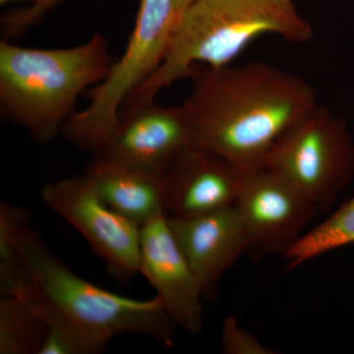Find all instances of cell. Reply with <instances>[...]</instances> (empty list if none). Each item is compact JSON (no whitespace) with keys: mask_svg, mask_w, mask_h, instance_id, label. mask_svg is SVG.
Masks as SVG:
<instances>
[{"mask_svg":"<svg viewBox=\"0 0 354 354\" xmlns=\"http://www.w3.org/2000/svg\"><path fill=\"white\" fill-rule=\"evenodd\" d=\"M189 78L183 106L191 146L221 156L241 172L264 165L279 137L318 104L304 79L264 62L197 65Z\"/></svg>","mask_w":354,"mask_h":354,"instance_id":"cell-1","label":"cell"},{"mask_svg":"<svg viewBox=\"0 0 354 354\" xmlns=\"http://www.w3.org/2000/svg\"><path fill=\"white\" fill-rule=\"evenodd\" d=\"M264 35L304 44L313 30L290 0H196L177 18L158 68L128 95L120 113L153 104L164 88L189 77L197 65L227 66Z\"/></svg>","mask_w":354,"mask_h":354,"instance_id":"cell-2","label":"cell"},{"mask_svg":"<svg viewBox=\"0 0 354 354\" xmlns=\"http://www.w3.org/2000/svg\"><path fill=\"white\" fill-rule=\"evenodd\" d=\"M113 62L100 32L66 48L0 43V108L35 141L46 143L73 115L79 97L104 80Z\"/></svg>","mask_w":354,"mask_h":354,"instance_id":"cell-3","label":"cell"},{"mask_svg":"<svg viewBox=\"0 0 354 354\" xmlns=\"http://www.w3.org/2000/svg\"><path fill=\"white\" fill-rule=\"evenodd\" d=\"M35 292L68 317L101 351L115 335L138 333L162 346L174 344V326L157 297H121L88 283L64 265L28 225L16 237Z\"/></svg>","mask_w":354,"mask_h":354,"instance_id":"cell-4","label":"cell"},{"mask_svg":"<svg viewBox=\"0 0 354 354\" xmlns=\"http://www.w3.org/2000/svg\"><path fill=\"white\" fill-rule=\"evenodd\" d=\"M174 0H141L122 55L88 93V106L75 111L62 132L74 145L97 152L120 116L123 102L158 68L177 21Z\"/></svg>","mask_w":354,"mask_h":354,"instance_id":"cell-5","label":"cell"},{"mask_svg":"<svg viewBox=\"0 0 354 354\" xmlns=\"http://www.w3.org/2000/svg\"><path fill=\"white\" fill-rule=\"evenodd\" d=\"M265 165L326 211L353 176L354 147L346 122L317 104L279 137Z\"/></svg>","mask_w":354,"mask_h":354,"instance_id":"cell-6","label":"cell"},{"mask_svg":"<svg viewBox=\"0 0 354 354\" xmlns=\"http://www.w3.org/2000/svg\"><path fill=\"white\" fill-rule=\"evenodd\" d=\"M41 199L85 237L114 279L125 283L139 272L141 227L111 208L87 174L46 184Z\"/></svg>","mask_w":354,"mask_h":354,"instance_id":"cell-7","label":"cell"},{"mask_svg":"<svg viewBox=\"0 0 354 354\" xmlns=\"http://www.w3.org/2000/svg\"><path fill=\"white\" fill-rule=\"evenodd\" d=\"M234 206L255 256L286 255L320 211L301 191L266 165L241 172Z\"/></svg>","mask_w":354,"mask_h":354,"instance_id":"cell-8","label":"cell"},{"mask_svg":"<svg viewBox=\"0 0 354 354\" xmlns=\"http://www.w3.org/2000/svg\"><path fill=\"white\" fill-rule=\"evenodd\" d=\"M192 145V131L183 106L153 104L121 113L95 157L108 158L153 174H165Z\"/></svg>","mask_w":354,"mask_h":354,"instance_id":"cell-9","label":"cell"},{"mask_svg":"<svg viewBox=\"0 0 354 354\" xmlns=\"http://www.w3.org/2000/svg\"><path fill=\"white\" fill-rule=\"evenodd\" d=\"M139 272L176 325L192 335L202 332L201 286L172 234L167 216L142 225Z\"/></svg>","mask_w":354,"mask_h":354,"instance_id":"cell-10","label":"cell"},{"mask_svg":"<svg viewBox=\"0 0 354 354\" xmlns=\"http://www.w3.org/2000/svg\"><path fill=\"white\" fill-rule=\"evenodd\" d=\"M169 227L201 286L206 299L218 295L221 276L250 248L236 207L194 218L167 216Z\"/></svg>","mask_w":354,"mask_h":354,"instance_id":"cell-11","label":"cell"},{"mask_svg":"<svg viewBox=\"0 0 354 354\" xmlns=\"http://www.w3.org/2000/svg\"><path fill=\"white\" fill-rule=\"evenodd\" d=\"M167 216L194 218L234 206L241 172L209 151L191 146L165 174Z\"/></svg>","mask_w":354,"mask_h":354,"instance_id":"cell-12","label":"cell"},{"mask_svg":"<svg viewBox=\"0 0 354 354\" xmlns=\"http://www.w3.org/2000/svg\"><path fill=\"white\" fill-rule=\"evenodd\" d=\"M85 174L104 202L140 227L160 216H167L165 174H153L95 157Z\"/></svg>","mask_w":354,"mask_h":354,"instance_id":"cell-13","label":"cell"},{"mask_svg":"<svg viewBox=\"0 0 354 354\" xmlns=\"http://www.w3.org/2000/svg\"><path fill=\"white\" fill-rule=\"evenodd\" d=\"M44 325L32 286L0 301V353L39 354Z\"/></svg>","mask_w":354,"mask_h":354,"instance_id":"cell-14","label":"cell"},{"mask_svg":"<svg viewBox=\"0 0 354 354\" xmlns=\"http://www.w3.org/2000/svg\"><path fill=\"white\" fill-rule=\"evenodd\" d=\"M28 221L27 209L6 202L0 205V291L2 297L17 295L31 286L16 242L18 232L28 225Z\"/></svg>","mask_w":354,"mask_h":354,"instance_id":"cell-15","label":"cell"},{"mask_svg":"<svg viewBox=\"0 0 354 354\" xmlns=\"http://www.w3.org/2000/svg\"><path fill=\"white\" fill-rule=\"evenodd\" d=\"M354 243V197L329 218L308 232L286 252L288 268H295L317 256Z\"/></svg>","mask_w":354,"mask_h":354,"instance_id":"cell-16","label":"cell"},{"mask_svg":"<svg viewBox=\"0 0 354 354\" xmlns=\"http://www.w3.org/2000/svg\"><path fill=\"white\" fill-rule=\"evenodd\" d=\"M35 295L38 298L44 325V342L39 354L102 353L101 349L88 339V335L73 321L53 305L44 301L36 292Z\"/></svg>","mask_w":354,"mask_h":354,"instance_id":"cell-17","label":"cell"},{"mask_svg":"<svg viewBox=\"0 0 354 354\" xmlns=\"http://www.w3.org/2000/svg\"><path fill=\"white\" fill-rule=\"evenodd\" d=\"M62 0H39L27 8L6 14L2 18V34L4 39L20 36L43 19L44 15L57 6Z\"/></svg>","mask_w":354,"mask_h":354,"instance_id":"cell-18","label":"cell"},{"mask_svg":"<svg viewBox=\"0 0 354 354\" xmlns=\"http://www.w3.org/2000/svg\"><path fill=\"white\" fill-rule=\"evenodd\" d=\"M196 0H174V7H176L177 16L180 15L185 9H187Z\"/></svg>","mask_w":354,"mask_h":354,"instance_id":"cell-19","label":"cell"},{"mask_svg":"<svg viewBox=\"0 0 354 354\" xmlns=\"http://www.w3.org/2000/svg\"><path fill=\"white\" fill-rule=\"evenodd\" d=\"M17 1H29V2H32V3H36V2H38L39 0H0V3L6 4V3H11V2H17Z\"/></svg>","mask_w":354,"mask_h":354,"instance_id":"cell-20","label":"cell"},{"mask_svg":"<svg viewBox=\"0 0 354 354\" xmlns=\"http://www.w3.org/2000/svg\"><path fill=\"white\" fill-rule=\"evenodd\" d=\"M290 1H291V0H290Z\"/></svg>","mask_w":354,"mask_h":354,"instance_id":"cell-21","label":"cell"}]
</instances>
